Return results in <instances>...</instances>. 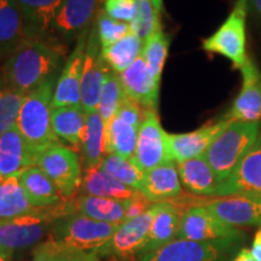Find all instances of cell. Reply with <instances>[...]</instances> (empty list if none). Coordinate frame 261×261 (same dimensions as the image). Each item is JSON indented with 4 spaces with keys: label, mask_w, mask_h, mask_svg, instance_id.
Instances as JSON below:
<instances>
[{
    "label": "cell",
    "mask_w": 261,
    "mask_h": 261,
    "mask_svg": "<svg viewBox=\"0 0 261 261\" xmlns=\"http://www.w3.org/2000/svg\"><path fill=\"white\" fill-rule=\"evenodd\" d=\"M67 48L51 37H29L2 65L0 76L9 86L27 96L56 77L65 62Z\"/></svg>",
    "instance_id": "1"
},
{
    "label": "cell",
    "mask_w": 261,
    "mask_h": 261,
    "mask_svg": "<svg viewBox=\"0 0 261 261\" xmlns=\"http://www.w3.org/2000/svg\"><path fill=\"white\" fill-rule=\"evenodd\" d=\"M56 81L57 77H54L24 96L16 123V128L27 140L37 156L47 146L60 143L52 129Z\"/></svg>",
    "instance_id": "2"
},
{
    "label": "cell",
    "mask_w": 261,
    "mask_h": 261,
    "mask_svg": "<svg viewBox=\"0 0 261 261\" xmlns=\"http://www.w3.org/2000/svg\"><path fill=\"white\" fill-rule=\"evenodd\" d=\"M74 213L73 201L65 200L55 207L35 210L14 219L0 221V247L14 254L16 250L37 247L48 237L55 221Z\"/></svg>",
    "instance_id": "3"
},
{
    "label": "cell",
    "mask_w": 261,
    "mask_h": 261,
    "mask_svg": "<svg viewBox=\"0 0 261 261\" xmlns=\"http://www.w3.org/2000/svg\"><path fill=\"white\" fill-rule=\"evenodd\" d=\"M260 123L231 121L213 140L203 155L221 184L232 174L238 163L254 145Z\"/></svg>",
    "instance_id": "4"
},
{
    "label": "cell",
    "mask_w": 261,
    "mask_h": 261,
    "mask_svg": "<svg viewBox=\"0 0 261 261\" xmlns=\"http://www.w3.org/2000/svg\"><path fill=\"white\" fill-rule=\"evenodd\" d=\"M248 11V0H237L224 23L211 37L202 41V48L205 52L227 58L233 64V68L240 70L250 61L247 54Z\"/></svg>",
    "instance_id": "5"
},
{
    "label": "cell",
    "mask_w": 261,
    "mask_h": 261,
    "mask_svg": "<svg viewBox=\"0 0 261 261\" xmlns=\"http://www.w3.org/2000/svg\"><path fill=\"white\" fill-rule=\"evenodd\" d=\"M119 225L71 213L55 221L47 240L85 252L98 253L113 237Z\"/></svg>",
    "instance_id": "6"
},
{
    "label": "cell",
    "mask_w": 261,
    "mask_h": 261,
    "mask_svg": "<svg viewBox=\"0 0 261 261\" xmlns=\"http://www.w3.org/2000/svg\"><path fill=\"white\" fill-rule=\"evenodd\" d=\"M35 166L54 182L64 198L69 200L80 190L83 168L77 152L69 146L55 143L44 149L37 158Z\"/></svg>",
    "instance_id": "7"
},
{
    "label": "cell",
    "mask_w": 261,
    "mask_h": 261,
    "mask_svg": "<svg viewBox=\"0 0 261 261\" xmlns=\"http://www.w3.org/2000/svg\"><path fill=\"white\" fill-rule=\"evenodd\" d=\"M156 203L135 219L123 221L108 243L98 252L100 257L112 261H132L142 257L143 250L148 243L150 227L155 217Z\"/></svg>",
    "instance_id": "8"
},
{
    "label": "cell",
    "mask_w": 261,
    "mask_h": 261,
    "mask_svg": "<svg viewBox=\"0 0 261 261\" xmlns=\"http://www.w3.org/2000/svg\"><path fill=\"white\" fill-rule=\"evenodd\" d=\"M130 160L143 172L174 162L168 151L167 132L162 128L156 110H145L144 121L138 132L135 156Z\"/></svg>",
    "instance_id": "9"
},
{
    "label": "cell",
    "mask_w": 261,
    "mask_h": 261,
    "mask_svg": "<svg viewBox=\"0 0 261 261\" xmlns=\"http://www.w3.org/2000/svg\"><path fill=\"white\" fill-rule=\"evenodd\" d=\"M112 71L100 56V45L96 27L92 25L87 38L86 55L81 76V107L86 113L97 112L104 85Z\"/></svg>",
    "instance_id": "10"
},
{
    "label": "cell",
    "mask_w": 261,
    "mask_h": 261,
    "mask_svg": "<svg viewBox=\"0 0 261 261\" xmlns=\"http://www.w3.org/2000/svg\"><path fill=\"white\" fill-rule=\"evenodd\" d=\"M240 234L237 227L225 224L207 210L205 205H194L181 215L177 238L194 242H220Z\"/></svg>",
    "instance_id": "11"
},
{
    "label": "cell",
    "mask_w": 261,
    "mask_h": 261,
    "mask_svg": "<svg viewBox=\"0 0 261 261\" xmlns=\"http://www.w3.org/2000/svg\"><path fill=\"white\" fill-rule=\"evenodd\" d=\"M91 27L76 39L73 52L64 62V67L55 86L54 108L81 106V76Z\"/></svg>",
    "instance_id": "12"
},
{
    "label": "cell",
    "mask_w": 261,
    "mask_h": 261,
    "mask_svg": "<svg viewBox=\"0 0 261 261\" xmlns=\"http://www.w3.org/2000/svg\"><path fill=\"white\" fill-rule=\"evenodd\" d=\"M231 121L226 117L210 122L188 133H167V144L171 159L175 163L203 156L213 140L226 128Z\"/></svg>",
    "instance_id": "13"
},
{
    "label": "cell",
    "mask_w": 261,
    "mask_h": 261,
    "mask_svg": "<svg viewBox=\"0 0 261 261\" xmlns=\"http://www.w3.org/2000/svg\"><path fill=\"white\" fill-rule=\"evenodd\" d=\"M218 219L231 226L261 225V196L237 194L204 204Z\"/></svg>",
    "instance_id": "14"
},
{
    "label": "cell",
    "mask_w": 261,
    "mask_h": 261,
    "mask_svg": "<svg viewBox=\"0 0 261 261\" xmlns=\"http://www.w3.org/2000/svg\"><path fill=\"white\" fill-rule=\"evenodd\" d=\"M237 194L261 196V129L254 145L232 174L219 185L215 196L224 197Z\"/></svg>",
    "instance_id": "15"
},
{
    "label": "cell",
    "mask_w": 261,
    "mask_h": 261,
    "mask_svg": "<svg viewBox=\"0 0 261 261\" xmlns=\"http://www.w3.org/2000/svg\"><path fill=\"white\" fill-rule=\"evenodd\" d=\"M117 76L126 98L145 110L158 109L161 83L152 75L142 56Z\"/></svg>",
    "instance_id": "16"
},
{
    "label": "cell",
    "mask_w": 261,
    "mask_h": 261,
    "mask_svg": "<svg viewBox=\"0 0 261 261\" xmlns=\"http://www.w3.org/2000/svg\"><path fill=\"white\" fill-rule=\"evenodd\" d=\"M242 71L243 84L232 107L225 114L230 121L261 122V73L250 60Z\"/></svg>",
    "instance_id": "17"
},
{
    "label": "cell",
    "mask_w": 261,
    "mask_h": 261,
    "mask_svg": "<svg viewBox=\"0 0 261 261\" xmlns=\"http://www.w3.org/2000/svg\"><path fill=\"white\" fill-rule=\"evenodd\" d=\"M102 0H64L55 19L52 34L65 40L77 39L97 17Z\"/></svg>",
    "instance_id": "18"
},
{
    "label": "cell",
    "mask_w": 261,
    "mask_h": 261,
    "mask_svg": "<svg viewBox=\"0 0 261 261\" xmlns=\"http://www.w3.org/2000/svg\"><path fill=\"white\" fill-rule=\"evenodd\" d=\"M37 158L16 127L0 135V177H18L25 169L35 166Z\"/></svg>",
    "instance_id": "19"
},
{
    "label": "cell",
    "mask_w": 261,
    "mask_h": 261,
    "mask_svg": "<svg viewBox=\"0 0 261 261\" xmlns=\"http://www.w3.org/2000/svg\"><path fill=\"white\" fill-rule=\"evenodd\" d=\"M220 250L219 242H194L177 238L145 254L138 261H218Z\"/></svg>",
    "instance_id": "20"
},
{
    "label": "cell",
    "mask_w": 261,
    "mask_h": 261,
    "mask_svg": "<svg viewBox=\"0 0 261 261\" xmlns=\"http://www.w3.org/2000/svg\"><path fill=\"white\" fill-rule=\"evenodd\" d=\"M28 38L17 0H0V62L4 63Z\"/></svg>",
    "instance_id": "21"
},
{
    "label": "cell",
    "mask_w": 261,
    "mask_h": 261,
    "mask_svg": "<svg viewBox=\"0 0 261 261\" xmlns=\"http://www.w3.org/2000/svg\"><path fill=\"white\" fill-rule=\"evenodd\" d=\"M143 195L152 203L169 202L181 195V181L177 163L168 162L144 173Z\"/></svg>",
    "instance_id": "22"
},
{
    "label": "cell",
    "mask_w": 261,
    "mask_h": 261,
    "mask_svg": "<svg viewBox=\"0 0 261 261\" xmlns=\"http://www.w3.org/2000/svg\"><path fill=\"white\" fill-rule=\"evenodd\" d=\"M80 190L81 195L113 198L117 201H129L142 194L108 174L99 166L85 168Z\"/></svg>",
    "instance_id": "23"
},
{
    "label": "cell",
    "mask_w": 261,
    "mask_h": 261,
    "mask_svg": "<svg viewBox=\"0 0 261 261\" xmlns=\"http://www.w3.org/2000/svg\"><path fill=\"white\" fill-rule=\"evenodd\" d=\"M181 215L182 213H180L178 205L172 202L156 203L155 217L142 256L177 240Z\"/></svg>",
    "instance_id": "24"
},
{
    "label": "cell",
    "mask_w": 261,
    "mask_h": 261,
    "mask_svg": "<svg viewBox=\"0 0 261 261\" xmlns=\"http://www.w3.org/2000/svg\"><path fill=\"white\" fill-rule=\"evenodd\" d=\"M18 180L31 204L37 210L55 207L67 200L57 190L50 178L37 166H32L22 172L18 175Z\"/></svg>",
    "instance_id": "25"
},
{
    "label": "cell",
    "mask_w": 261,
    "mask_h": 261,
    "mask_svg": "<svg viewBox=\"0 0 261 261\" xmlns=\"http://www.w3.org/2000/svg\"><path fill=\"white\" fill-rule=\"evenodd\" d=\"M29 37H50L64 0H17Z\"/></svg>",
    "instance_id": "26"
},
{
    "label": "cell",
    "mask_w": 261,
    "mask_h": 261,
    "mask_svg": "<svg viewBox=\"0 0 261 261\" xmlns=\"http://www.w3.org/2000/svg\"><path fill=\"white\" fill-rule=\"evenodd\" d=\"M180 181L187 190L198 196H215L220 182L204 156L177 163Z\"/></svg>",
    "instance_id": "27"
},
{
    "label": "cell",
    "mask_w": 261,
    "mask_h": 261,
    "mask_svg": "<svg viewBox=\"0 0 261 261\" xmlns=\"http://www.w3.org/2000/svg\"><path fill=\"white\" fill-rule=\"evenodd\" d=\"M86 112L81 106L54 108L52 129L57 139L64 140L75 151H80L86 126Z\"/></svg>",
    "instance_id": "28"
},
{
    "label": "cell",
    "mask_w": 261,
    "mask_h": 261,
    "mask_svg": "<svg viewBox=\"0 0 261 261\" xmlns=\"http://www.w3.org/2000/svg\"><path fill=\"white\" fill-rule=\"evenodd\" d=\"M80 151L85 168L98 167L108 155V127L98 112L86 114Z\"/></svg>",
    "instance_id": "29"
},
{
    "label": "cell",
    "mask_w": 261,
    "mask_h": 261,
    "mask_svg": "<svg viewBox=\"0 0 261 261\" xmlns=\"http://www.w3.org/2000/svg\"><path fill=\"white\" fill-rule=\"evenodd\" d=\"M74 213L109 224H121L126 220V201L97 196L80 195L73 201Z\"/></svg>",
    "instance_id": "30"
},
{
    "label": "cell",
    "mask_w": 261,
    "mask_h": 261,
    "mask_svg": "<svg viewBox=\"0 0 261 261\" xmlns=\"http://www.w3.org/2000/svg\"><path fill=\"white\" fill-rule=\"evenodd\" d=\"M35 210L37 208L29 202L18 177H0V221L14 219Z\"/></svg>",
    "instance_id": "31"
},
{
    "label": "cell",
    "mask_w": 261,
    "mask_h": 261,
    "mask_svg": "<svg viewBox=\"0 0 261 261\" xmlns=\"http://www.w3.org/2000/svg\"><path fill=\"white\" fill-rule=\"evenodd\" d=\"M144 41L133 32L110 46L100 48V56L115 74H120L142 56Z\"/></svg>",
    "instance_id": "32"
},
{
    "label": "cell",
    "mask_w": 261,
    "mask_h": 261,
    "mask_svg": "<svg viewBox=\"0 0 261 261\" xmlns=\"http://www.w3.org/2000/svg\"><path fill=\"white\" fill-rule=\"evenodd\" d=\"M138 127L123 121L115 116L108 126V154H114L120 158L130 160L135 156Z\"/></svg>",
    "instance_id": "33"
},
{
    "label": "cell",
    "mask_w": 261,
    "mask_h": 261,
    "mask_svg": "<svg viewBox=\"0 0 261 261\" xmlns=\"http://www.w3.org/2000/svg\"><path fill=\"white\" fill-rule=\"evenodd\" d=\"M31 261H102L98 253L85 252L55 241H45L33 250Z\"/></svg>",
    "instance_id": "34"
},
{
    "label": "cell",
    "mask_w": 261,
    "mask_h": 261,
    "mask_svg": "<svg viewBox=\"0 0 261 261\" xmlns=\"http://www.w3.org/2000/svg\"><path fill=\"white\" fill-rule=\"evenodd\" d=\"M99 167L106 171L108 174L123 182L127 187L139 191L142 190L143 180H144V173L139 169L132 160H127L114 154H108Z\"/></svg>",
    "instance_id": "35"
},
{
    "label": "cell",
    "mask_w": 261,
    "mask_h": 261,
    "mask_svg": "<svg viewBox=\"0 0 261 261\" xmlns=\"http://www.w3.org/2000/svg\"><path fill=\"white\" fill-rule=\"evenodd\" d=\"M169 37L165 32L159 31L146 38L143 44L142 57L152 75L161 83L163 68L168 56Z\"/></svg>",
    "instance_id": "36"
},
{
    "label": "cell",
    "mask_w": 261,
    "mask_h": 261,
    "mask_svg": "<svg viewBox=\"0 0 261 261\" xmlns=\"http://www.w3.org/2000/svg\"><path fill=\"white\" fill-rule=\"evenodd\" d=\"M24 94L9 86L0 76V135L15 128Z\"/></svg>",
    "instance_id": "37"
},
{
    "label": "cell",
    "mask_w": 261,
    "mask_h": 261,
    "mask_svg": "<svg viewBox=\"0 0 261 261\" xmlns=\"http://www.w3.org/2000/svg\"><path fill=\"white\" fill-rule=\"evenodd\" d=\"M125 92L120 83L117 74L112 73L108 76L107 83L104 85V89L99 99V106H98L97 112L99 113L103 121L106 122L107 127L112 122V120L115 117L117 110H119L121 103L125 100Z\"/></svg>",
    "instance_id": "38"
},
{
    "label": "cell",
    "mask_w": 261,
    "mask_h": 261,
    "mask_svg": "<svg viewBox=\"0 0 261 261\" xmlns=\"http://www.w3.org/2000/svg\"><path fill=\"white\" fill-rule=\"evenodd\" d=\"M136 17L130 22V29L143 41L154 33L161 31L160 12L152 5L151 0H136Z\"/></svg>",
    "instance_id": "39"
},
{
    "label": "cell",
    "mask_w": 261,
    "mask_h": 261,
    "mask_svg": "<svg viewBox=\"0 0 261 261\" xmlns=\"http://www.w3.org/2000/svg\"><path fill=\"white\" fill-rule=\"evenodd\" d=\"M94 27H96L100 48L115 44L116 41L121 40L122 38H125L127 34L132 32L129 23H125V22H120L112 18L104 11V9H100L98 11Z\"/></svg>",
    "instance_id": "40"
},
{
    "label": "cell",
    "mask_w": 261,
    "mask_h": 261,
    "mask_svg": "<svg viewBox=\"0 0 261 261\" xmlns=\"http://www.w3.org/2000/svg\"><path fill=\"white\" fill-rule=\"evenodd\" d=\"M104 11L116 21L130 23L136 17V0H104Z\"/></svg>",
    "instance_id": "41"
},
{
    "label": "cell",
    "mask_w": 261,
    "mask_h": 261,
    "mask_svg": "<svg viewBox=\"0 0 261 261\" xmlns=\"http://www.w3.org/2000/svg\"><path fill=\"white\" fill-rule=\"evenodd\" d=\"M152 204L154 203L150 202L143 194L132 198V200L126 201V220L135 219V218L145 213Z\"/></svg>",
    "instance_id": "42"
},
{
    "label": "cell",
    "mask_w": 261,
    "mask_h": 261,
    "mask_svg": "<svg viewBox=\"0 0 261 261\" xmlns=\"http://www.w3.org/2000/svg\"><path fill=\"white\" fill-rule=\"evenodd\" d=\"M250 253H252L253 257L256 261H261V227L257 230L255 236H254Z\"/></svg>",
    "instance_id": "43"
},
{
    "label": "cell",
    "mask_w": 261,
    "mask_h": 261,
    "mask_svg": "<svg viewBox=\"0 0 261 261\" xmlns=\"http://www.w3.org/2000/svg\"><path fill=\"white\" fill-rule=\"evenodd\" d=\"M248 3H249V10H252L253 14L261 19V0H248Z\"/></svg>",
    "instance_id": "44"
},
{
    "label": "cell",
    "mask_w": 261,
    "mask_h": 261,
    "mask_svg": "<svg viewBox=\"0 0 261 261\" xmlns=\"http://www.w3.org/2000/svg\"><path fill=\"white\" fill-rule=\"evenodd\" d=\"M233 261H256V260L253 257L250 250L242 249L240 253L237 254V256L234 257Z\"/></svg>",
    "instance_id": "45"
},
{
    "label": "cell",
    "mask_w": 261,
    "mask_h": 261,
    "mask_svg": "<svg viewBox=\"0 0 261 261\" xmlns=\"http://www.w3.org/2000/svg\"><path fill=\"white\" fill-rule=\"evenodd\" d=\"M12 255H14V254L0 247V261H12Z\"/></svg>",
    "instance_id": "46"
},
{
    "label": "cell",
    "mask_w": 261,
    "mask_h": 261,
    "mask_svg": "<svg viewBox=\"0 0 261 261\" xmlns=\"http://www.w3.org/2000/svg\"><path fill=\"white\" fill-rule=\"evenodd\" d=\"M152 5L155 6V9L158 10V11L161 14L162 12V9H163V0H151Z\"/></svg>",
    "instance_id": "47"
}]
</instances>
